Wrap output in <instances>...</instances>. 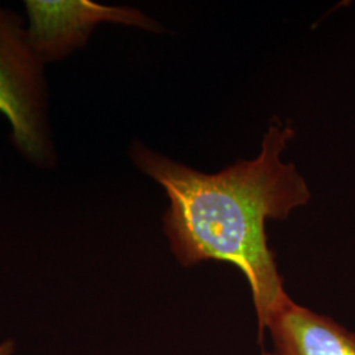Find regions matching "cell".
Listing matches in <instances>:
<instances>
[{
    "label": "cell",
    "instance_id": "obj_1",
    "mask_svg": "<svg viewBox=\"0 0 355 355\" xmlns=\"http://www.w3.org/2000/svg\"><path fill=\"white\" fill-rule=\"evenodd\" d=\"M293 136L291 124L272 123L255 159L217 174L177 164L139 142L132 149L135 164L170 200L164 224L171 252L183 266L220 261L237 267L252 290L259 337L290 297L267 243L266 221L284 220L311 199L296 166L282 161Z\"/></svg>",
    "mask_w": 355,
    "mask_h": 355
},
{
    "label": "cell",
    "instance_id": "obj_2",
    "mask_svg": "<svg viewBox=\"0 0 355 355\" xmlns=\"http://www.w3.org/2000/svg\"><path fill=\"white\" fill-rule=\"evenodd\" d=\"M0 112L12 127L19 149L40 165L53 157L42 62L21 20L0 8Z\"/></svg>",
    "mask_w": 355,
    "mask_h": 355
},
{
    "label": "cell",
    "instance_id": "obj_3",
    "mask_svg": "<svg viewBox=\"0 0 355 355\" xmlns=\"http://www.w3.org/2000/svg\"><path fill=\"white\" fill-rule=\"evenodd\" d=\"M29 26L26 35L41 62L62 58L85 45L94 28L101 23H119L159 31L150 17L135 8L110 7L89 0L26 1Z\"/></svg>",
    "mask_w": 355,
    "mask_h": 355
},
{
    "label": "cell",
    "instance_id": "obj_4",
    "mask_svg": "<svg viewBox=\"0 0 355 355\" xmlns=\"http://www.w3.org/2000/svg\"><path fill=\"white\" fill-rule=\"evenodd\" d=\"M277 355H355V334L291 297L267 322Z\"/></svg>",
    "mask_w": 355,
    "mask_h": 355
},
{
    "label": "cell",
    "instance_id": "obj_5",
    "mask_svg": "<svg viewBox=\"0 0 355 355\" xmlns=\"http://www.w3.org/2000/svg\"><path fill=\"white\" fill-rule=\"evenodd\" d=\"M16 345L12 340H6L0 343V355H13Z\"/></svg>",
    "mask_w": 355,
    "mask_h": 355
},
{
    "label": "cell",
    "instance_id": "obj_6",
    "mask_svg": "<svg viewBox=\"0 0 355 355\" xmlns=\"http://www.w3.org/2000/svg\"><path fill=\"white\" fill-rule=\"evenodd\" d=\"M261 355H277L275 353H262Z\"/></svg>",
    "mask_w": 355,
    "mask_h": 355
}]
</instances>
